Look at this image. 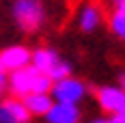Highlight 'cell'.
<instances>
[{
	"instance_id": "9",
	"label": "cell",
	"mask_w": 125,
	"mask_h": 123,
	"mask_svg": "<svg viewBox=\"0 0 125 123\" xmlns=\"http://www.w3.org/2000/svg\"><path fill=\"white\" fill-rule=\"evenodd\" d=\"M58 58H61V56H58V52H56V50H52V48H45V45L30 50V65H32L37 71H41V74H48L52 67L56 65Z\"/></svg>"
},
{
	"instance_id": "6",
	"label": "cell",
	"mask_w": 125,
	"mask_h": 123,
	"mask_svg": "<svg viewBox=\"0 0 125 123\" xmlns=\"http://www.w3.org/2000/svg\"><path fill=\"white\" fill-rule=\"evenodd\" d=\"M30 114L20 97L0 99V123H30Z\"/></svg>"
},
{
	"instance_id": "15",
	"label": "cell",
	"mask_w": 125,
	"mask_h": 123,
	"mask_svg": "<svg viewBox=\"0 0 125 123\" xmlns=\"http://www.w3.org/2000/svg\"><path fill=\"white\" fill-rule=\"evenodd\" d=\"M106 121L108 123H125V114H110V117H106Z\"/></svg>"
},
{
	"instance_id": "13",
	"label": "cell",
	"mask_w": 125,
	"mask_h": 123,
	"mask_svg": "<svg viewBox=\"0 0 125 123\" xmlns=\"http://www.w3.org/2000/svg\"><path fill=\"white\" fill-rule=\"evenodd\" d=\"M7 89H9V76L0 71V97L7 93Z\"/></svg>"
},
{
	"instance_id": "14",
	"label": "cell",
	"mask_w": 125,
	"mask_h": 123,
	"mask_svg": "<svg viewBox=\"0 0 125 123\" xmlns=\"http://www.w3.org/2000/svg\"><path fill=\"white\" fill-rule=\"evenodd\" d=\"M112 11H125V0H110Z\"/></svg>"
},
{
	"instance_id": "10",
	"label": "cell",
	"mask_w": 125,
	"mask_h": 123,
	"mask_svg": "<svg viewBox=\"0 0 125 123\" xmlns=\"http://www.w3.org/2000/svg\"><path fill=\"white\" fill-rule=\"evenodd\" d=\"M22 101H24L30 117H45V112L50 110L52 104H54L50 93H30V95L22 97Z\"/></svg>"
},
{
	"instance_id": "7",
	"label": "cell",
	"mask_w": 125,
	"mask_h": 123,
	"mask_svg": "<svg viewBox=\"0 0 125 123\" xmlns=\"http://www.w3.org/2000/svg\"><path fill=\"white\" fill-rule=\"evenodd\" d=\"M48 123H80L82 121V110L75 104H61L54 101L52 108L43 117Z\"/></svg>"
},
{
	"instance_id": "3",
	"label": "cell",
	"mask_w": 125,
	"mask_h": 123,
	"mask_svg": "<svg viewBox=\"0 0 125 123\" xmlns=\"http://www.w3.org/2000/svg\"><path fill=\"white\" fill-rule=\"evenodd\" d=\"M86 93H88L86 82L75 78V76H67L62 80H56L50 86L52 99L61 101V104H75V106H80V101L86 97Z\"/></svg>"
},
{
	"instance_id": "12",
	"label": "cell",
	"mask_w": 125,
	"mask_h": 123,
	"mask_svg": "<svg viewBox=\"0 0 125 123\" xmlns=\"http://www.w3.org/2000/svg\"><path fill=\"white\" fill-rule=\"evenodd\" d=\"M48 78H50L52 82H56V80H62V78H67V76H71V63L65 61V58H58L56 65L52 67L50 71H48Z\"/></svg>"
},
{
	"instance_id": "2",
	"label": "cell",
	"mask_w": 125,
	"mask_h": 123,
	"mask_svg": "<svg viewBox=\"0 0 125 123\" xmlns=\"http://www.w3.org/2000/svg\"><path fill=\"white\" fill-rule=\"evenodd\" d=\"M11 13L17 28L26 35H35L48 20V13L41 0H15Z\"/></svg>"
},
{
	"instance_id": "11",
	"label": "cell",
	"mask_w": 125,
	"mask_h": 123,
	"mask_svg": "<svg viewBox=\"0 0 125 123\" xmlns=\"http://www.w3.org/2000/svg\"><path fill=\"white\" fill-rule=\"evenodd\" d=\"M108 26H110V33L116 39L125 37V11H112L108 17Z\"/></svg>"
},
{
	"instance_id": "4",
	"label": "cell",
	"mask_w": 125,
	"mask_h": 123,
	"mask_svg": "<svg viewBox=\"0 0 125 123\" xmlns=\"http://www.w3.org/2000/svg\"><path fill=\"white\" fill-rule=\"evenodd\" d=\"M99 108L108 114H125V91L121 84H104L95 89Z\"/></svg>"
},
{
	"instance_id": "5",
	"label": "cell",
	"mask_w": 125,
	"mask_h": 123,
	"mask_svg": "<svg viewBox=\"0 0 125 123\" xmlns=\"http://www.w3.org/2000/svg\"><path fill=\"white\" fill-rule=\"evenodd\" d=\"M26 65H30V50L22 43H11L7 48L0 50V71L2 74H13L17 69H22Z\"/></svg>"
},
{
	"instance_id": "1",
	"label": "cell",
	"mask_w": 125,
	"mask_h": 123,
	"mask_svg": "<svg viewBox=\"0 0 125 123\" xmlns=\"http://www.w3.org/2000/svg\"><path fill=\"white\" fill-rule=\"evenodd\" d=\"M52 80L45 74L37 71L32 65H26L22 69L9 74V89L13 97H26L30 93H50Z\"/></svg>"
},
{
	"instance_id": "16",
	"label": "cell",
	"mask_w": 125,
	"mask_h": 123,
	"mask_svg": "<svg viewBox=\"0 0 125 123\" xmlns=\"http://www.w3.org/2000/svg\"><path fill=\"white\" fill-rule=\"evenodd\" d=\"M86 123H108V121H106V117H93V119H88Z\"/></svg>"
},
{
	"instance_id": "8",
	"label": "cell",
	"mask_w": 125,
	"mask_h": 123,
	"mask_svg": "<svg viewBox=\"0 0 125 123\" xmlns=\"http://www.w3.org/2000/svg\"><path fill=\"white\" fill-rule=\"evenodd\" d=\"M104 22V11L97 2H86L82 9H80V15H78V26L82 33H95L97 28Z\"/></svg>"
}]
</instances>
